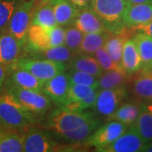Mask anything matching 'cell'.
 Segmentation results:
<instances>
[{"label": "cell", "mask_w": 152, "mask_h": 152, "mask_svg": "<svg viewBox=\"0 0 152 152\" xmlns=\"http://www.w3.org/2000/svg\"><path fill=\"white\" fill-rule=\"evenodd\" d=\"M15 69H20L31 73L44 83L48 81L54 76L64 72V63L56 62L45 58H21L13 64Z\"/></svg>", "instance_id": "5"}, {"label": "cell", "mask_w": 152, "mask_h": 152, "mask_svg": "<svg viewBox=\"0 0 152 152\" xmlns=\"http://www.w3.org/2000/svg\"><path fill=\"white\" fill-rule=\"evenodd\" d=\"M69 67L71 69L85 71L96 77H100L104 72L96 57L90 54L77 55L70 61Z\"/></svg>", "instance_id": "26"}, {"label": "cell", "mask_w": 152, "mask_h": 152, "mask_svg": "<svg viewBox=\"0 0 152 152\" xmlns=\"http://www.w3.org/2000/svg\"><path fill=\"white\" fill-rule=\"evenodd\" d=\"M145 142L143 140L135 129L130 125L128 130L118 137L102 152H138L141 151Z\"/></svg>", "instance_id": "10"}, {"label": "cell", "mask_w": 152, "mask_h": 152, "mask_svg": "<svg viewBox=\"0 0 152 152\" xmlns=\"http://www.w3.org/2000/svg\"><path fill=\"white\" fill-rule=\"evenodd\" d=\"M15 70L11 76V85L20 87L23 89H29L42 92L44 83L31 73L20 69H15Z\"/></svg>", "instance_id": "24"}, {"label": "cell", "mask_w": 152, "mask_h": 152, "mask_svg": "<svg viewBox=\"0 0 152 152\" xmlns=\"http://www.w3.org/2000/svg\"><path fill=\"white\" fill-rule=\"evenodd\" d=\"M7 66L0 64V90L2 88V86L4 84V81L5 80L6 74H7Z\"/></svg>", "instance_id": "39"}, {"label": "cell", "mask_w": 152, "mask_h": 152, "mask_svg": "<svg viewBox=\"0 0 152 152\" xmlns=\"http://www.w3.org/2000/svg\"><path fill=\"white\" fill-rule=\"evenodd\" d=\"M111 35L112 32L107 29L101 32L85 34L77 54H93L97 49L103 47Z\"/></svg>", "instance_id": "22"}, {"label": "cell", "mask_w": 152, "mask_h": 152, "mask_svg": "<svg viewBox=\"0 0 152 152\" xmlns=\"http://www.w3.org/2000/svg\"><path fill=\"white\" fill-rule=\"evenodd\" d=\"M131 80L133 95L141 102H152V71L140 70Z\"/></svg>", "instance_id": "14"}, {"label": "cell", "mask_w": 152, "mask_h": 152, "mask_svg": "<svg viewBox=\"0 0 152 152\" xmlns=\"http://www.w3.org/2000/svg\"><path fill=\"white\" fill-rule=\"evenodd\" d=\"M145 108L152 114V102L151 103H148V104H145Z\"/></svg>", "instance_id": "42"}, {"label": "cell", "mask_w": 152, "mask_h": 152, "mask_svg": "<svg viewBox=\"0 0 152 152\" xmlns=\"http://www.w3.org/2000/svg\"><path fill=\"white\" fill-rule=\"evenodd\" d=\"M41 55V58L53 60L60 63L70 62L74 58V53L65 45L57 46L53 48H50L42 52H39Z\"/></svg>", "instance_id": "29"}, {"label": "cell", "mask_w": 152, "mask_h": 152, "mask_svg": "<svg viewBox=\"0 0 152 152\" xmlns=\"http://www.w3.org/2000/svg\"><path fill=\"white\" fill-rule=\"evenodd\" d=\"M10 94L13 95L25 108L31 113L43 114L51 107V101L43 92L11 85Z\"/></svg>", "instance_id": "6"}, {"label": "cell", "mask_w": 152, "mask_h": 152, "mask_svg": "<svg viewBox=\"0 0 152 152\" xmlns=\"http://www.w3.org/2000/svg\"><path fill=\"white\" fill-rule=\"evenodd\" d=\"M131 29L134 32L145 33L147 35L152 37V21H151L150 23H147V24H144V25L136 26L134 27H131Z\"/></svg>", "instance_id": "37"}, {"label": "cell", "mask_w": 152, "mask_h": 152, "mask_svg": "<svg viewBox=\"0 0 152 152\" xmlns=\"http://www.w3.org/2000/svg\"><path fill=\"white\" fill-rule=\"evenodd\" d=\"M132 39L135 42L141 58L140 70L152 71V37L145 33L137 32Z\"/></svg>", "instance_id": "19"}, {"label": "cell", "mask_w": 152, "mask_h": 152, "mask_svg": "<svg viewBox=\"0 0 152 152\" xmlns=\"http://www.w3.org/2000/svg\"><path fill=\"white\" fill-rule=\"evenodd\" d=\"M68 75H69L70 84L85 85V86H90L98 88L99 77L93 75L90 73H87L85 71L71 69Z\"/></svg>", "instance_id": "31"}, {"label": "cell", "mask_w": 152, "mask_h": 152, "mask_svg": "<svg viewBox=\"0 0 152 152\" xmlns=\"http://www.w3.org/2000/svg\"><path fill=\"white\" fill-rule=\"evenodd\" d=\"M73 24L84 34L101 32L107 30L103 21L91 8H84L79 11Z\"/></svg>", "instance_id": "12"}, {"label": "cell", "mask_w": 152, "mask_h": 152, "mask_svg": "<svg viewBox=\"0 0 152 152\" xmlns=\"http://www.w3.org/2000/svg\"><path fill=\"white\" fill-rule=\"evenodd\" d=\"M78 8H86V6H91L92 0H69Z\"/></svg>", "instance_id": "38"}, {"label": "cell", "mask_w": 152, "mask_h": 152, "mask_svg": "<svg viewBox=\"0 0 152 152\" xmlns=\"http://www.w3.org/2000/svg\"><path fill=\"white\" fill-rule=\"evenodd\" d=\"M126 96L127 90L124 86L100 90L94 107L100 115L109 118L121 106Z\"/></svg>", "instance_id": "8"}, {"label": "cell", "mask_w": 152, "mask_h": 152, "mask_svg": "<svg viewBox=\"0 0 152 152\" xmlns=\"http://www.w3.org/2000/svg\"><path fill=\"white\" fill-rule=\"evenodd\" d=\"M100 126H102L101 122L94 118L76 129L58 133V134H57V135L58 136L60 139H62L65 141L70 142V143L84 142Z\"/></svg>", "instance_id": "21"}, {"label": "cell", "mask_w": 152, "mask_h": 152, "mask_svg": "<svg viewBox=\"0 0 152 152\" xmlns=\"http://www.w3.org/2000/svg\"><path fill=\"white\" fill-rule=\"evenodd\" d=\"M31 24L39 25L48 29H52L58 26L53 9L50 2L39 5L37 11L35 12Z\"/></svg>", "instance_id": "27"}, {"label": "cell", "mask_w": 152, "mask_h": 152, "mask_svg": "<svg viewBox=\"0 0 152 152\" xmlns=\"http://www.w3.org/2000/svg\"><path fill=\"white\" fill-rule=\"evenodd\" d=\"M84 35L85 34L77 29L75 26H69L65 29L64 45L70 49L75 54H77L83 41Z\"/></svg>", "instance_id": "30"}, {"label": "cell", "mask_w": 152, "mask_h": 152, "mask_svg": "<svg viewBox=\"0 0 152 152\" xmlns=\"http://www.w3.org/2000/svg\"><path fill=\"white\" fill-rule=\"evenodd\" d=\"M32 123L31 113L13 95L9 93L0 96V125L7 129L21 130Z\"/></svg>", "instance_id": "1"}, {"label": "cell", "mask_w": 152, "mask_h": 152, "mask_svg": "<svg viewBox=\"0 0 152 152\" xmlns=\"http://www.w3.org/2000/svg\"><path fill=\"white\" fill-rule=\"evenodd\" d=\"M50 40L51 48L64 45L65 41V29L61 26H56L55 27L50 29Z\"/></svg>", "instance_id": "36"}, {"label": "cell", "mask_w": 152, "mask_h": 152, "mask_svg": "<svg viewBox=\"0 0 152 152\" xmlns=\"http://www.w3.org/2000/svg\"><path fill=\"white\" fill-rule=\"evenodd\" d=\"M26 41L29 48L35 52H42L50 48V29L31 24L28 31Z\"/></svg>", "instance_id": "18"}, {"label": "cell", "mask_w": 152, "mask_h": 152, "mask_svg": "<svg viewBox=\"0 0 152 152\" xmlns=\"http://www.w3.org/2000/svg\"><path fill=\"white\" fill-rule=\"evenodd\" d=\"M132 126L145 143L152 141V114L145 108V104L138 118Z\"/></svg>", "instance_id": "28"}, {"label": "cell", "mask_w": 152, "mask_h": 152, "mask_svg": "<svg viewBox=\"0 0 152 152\" xmlns=\"http://www.w3.org/2000/svg\"><path fill=\"white\" fill-rule=\"evenodd\" d=\"M129 4H151L152 0H126Z\"/></svg>", "instance_id": "40"}, {"label": "cell", "mask_w": 152, "mask_h": 152, "mask_svg": "<svg viewBox=\"0 0 152 152\" xmlns=\"http://www.w3.org/2000/svg\"><path fill=\"white\" fill-rule=\"evenodd\" d=\"M94 55H95L96 58L97 59V62L99 63L100 66L102 68L103 71H108L112 70V69H123L122 66L118 65L112 59V58L110 57L108 53L105 49L104 46L97 49L94 53Z\"/></svg>", "instance_id": "35"}, {"label": "cell", "mask_w": 152, "mask_h": 152, "mask_svg": "<svg viewBox=\"0 0 152 152\" xmlns=\"http://www.w3.org/2000/svg\"><path fill=\"white\" fill-rule=\"evenodd\" d=\"M24 140L25 135L15 129H0V152L24 151Z\"/></svg>", "instance_id": "25"}, {"label": "cell", "mask_w": 152, "mask_h": 152, "mask_svg": "<svg viewBox=\"0 0 152 152\" xmlns=\"http://www.w3.org/2000/svg\"><path fill=\"white\" fill-rule=\"evenodd\" d=\"M99 91L100 90L97 88L96 91H94L92 93H91L86 98L82 99L80 101H78V102H74L65 104L63 107H61L60 108L69 110V111H73V112H84L87 108L94 107V105L96 102V99H97Z\"/></svg>", "instance_id": "33"}, {"label": "cell", "mask_w": 152, "mask_h": 152, "mask_svg": "<svg viewBox=\"0 0 152 152\" xmlns=\"http://www.w3.org/2000/svg\"><path fill=\"white\" fill-rule=\"evenodd\" d=\"M97 88L85 85H77V84H70L69 92L67 96L65 104L74 102H78L82 99L86 98L91 93L96 91ZM64 104V105H65Z\"/></svg>", "instance_id": "32"}, {"label": "cell", "mask_w": 152, "mask_h": 152, "mask_svg": "<svg viewBox=\"0 0 152 152\" xmlns=\"http://www.w3.org/2000/svg\"><path fill=\"white\" fill-rule=\"evenodd\" d=\"M49 0H42V2H41V4H46V3H48Z\"/></svg>", "instance_id": "43"}, {"label": "cell", "mask_w": 152, "mask_h": 152, "mask_svg": "<svg viewBox=\"0 0 152 152\" xmlns=\"http://www.w3.org/2000/svg\"><path fill=\"white\" fill-rule=\"evenodd\" d=\"M141 151L145 152H152V141L147 142L144 145V146L142 148Z\"/></svg>", "instance_id": "41"}, {"label": "cell", "mask_w": 152, "mask_h": 152, "mask_svg": "<svg viewBox=\"0 0 152 152\" xmlns=\"http://www.w3.org/2000/svg\"><path fill=\"white\" fill-rule=\"evenodd\" d=\"M22 45L10 32L0 36V64L10 65L16 62Z\"/></svg>", "instance_id": "15"}, {"label": "cell", "mask_w": 152, "mask_h": 152, "mask_svg": "<svg viewBox=\"0 0 152 152\" xmlns=\"http://www.w3.org/2000/svg\"><path fill=\"white\" fill-rule=\"evenodd\" d=\"M57 144L47 133L37 129H31L25 135L24 151L49 152L54 151Z\"/></svg>", "instance_id": "11"}, {"label": "cell", "mask_w": 152, "mask_h": 152, "mask_svg": "<svg viewBox=\"0 0 152 152\" xmlns=\"http://www.w3.org/2000/svg\"><path fill=\"white\" fill-rule=\"evenodd\" d=\"M34 8L35 0H20L8 24L9 32L16 38L22 46L26 42L28 31L33 19Z\"/></svg>", "instance_id": "4"}, {"label": "cell", "mask_w": 152, "mask_h": 152, "mask_svg": "<svg viewBox=\"0 0 152 152\" xmlns=\"http://www.w3.org/2000/svg\"><path fill=\"white\" fill-rule=\"evenodd\" d=\"M69 86V75L63 72L44 84L42 92L61 107L65 104Z\"/></svg>", "instance_id": "9"}, {"label": "cell", "mask_w": 152, "mask_h": 152, "mask_svg": "<svg viewBox=\"0 0 152 152\" xmlns=\"http://www.w3.org/2000/svg\"><path fill=\"white\" fill-rule=\"evenodd\" d=\"M128 129V125L118 121H113L100 126L84 143L86 145L96 148V151H101L113 144L118 137L124 134Z\"/></svg>", "instance_id": "7"}, {"label": "cell", "mask_w": 152, "mask_h": 152, "mask_svg": "<svg viewBox=\"0 0 152 152\" xmlns=\"http://www.w3.org/2000/svg\"><path fill=\"white\" fill-rule=\"evenodd\" d=\"M125 27L131 28L152 21L151 4H129L124 15Z\"/></svg>", "instance_id": "13"}, {"label": "cell", "mask_w": 152, "mask_h": 152, "mask_svg": "<svg viewBox=\"0 0 152 152\" xmlns=\"http://www.w3.org/2000/svg\"><path fill=\"white\" fill-rule=\"evenodd\" d=\"M145 103H135V102H129L121 105L112 114L108 120L118 121L124 124L130 126L134 124L139 115L144 107Z\"/></svg>", "instance_id": "20"}, {"label": "cell", "mask_w": 152, "mask_h": 152, "mask_svg": "<svg viewBox=\"0 0 152 152\" xmlns=\"http://www.w3.org/2000/svg\"><path fill=\"white\" fill-rule=\"evenodd\" d=\"M129 5L126 0H92L90 7L109 31L118 33L125 28L123 20Z\"/></svg>", "instance_id": "2"}, {"label": "cell", "mask_w": 152, "mask_h": 152, "mask_svg": "<svg viewBox=\"0 0 152 152\" xmlns=\"http://www.w3.org/2000/svg\"><path fill=\"white\" fill-rule=\"evenodd\" d=\"M53 6L58 25L67 26L72 25L79 13V9L69 0H49Z\"/></svg>", "instance_id": "16"}, {"label": "cell", "mask_w": 152, "mask_h": 152, "mask_svg": "<svg viewBox=\"0 0 152 152\" xmlns=\"http://www.w3.org/2000/svg\"><path fill=\"white\" fill-rule=\"evenodd\" d=\"M129 76L124 69L104 71L98 79V89L105 90L124 86L129 80Z\"/></svg>", "instance_id": "23"}, {"label": "cell", "mask_w": 152, "mask_h": 152, "mask_svg": "<svg viewBox=\"0 0 152 152\" xmlns=\"http://www.w3.org/2000/svg\"><path fill=\"white\" fill-rule=\"evenodd\" d=\"M19 2L16 0H0V31L8 26Z\"/></svg>", "instance_id": "34"}, {"label": "cell", "mask_w": 152, "mask_h": 152, "mask_svg": "<svg viewBox=\"0 0 152 152\" xmlns=\"http://www.w3.org/2000/svg\"><path fill=\"white\" fill-rule=\"evenodd\" d=\"M122 67L129 75H134L141 69L142 62L135 42L133 39H128L124 42L122 57Z\"/></svg>", "instance_id": "17"}, {"label": "cell", "mask_w": 152, "mask_h": 152, "mask_svg": "<svg viewBox=\"0 0 152 152\" xmlns=\"http://www.w3.org/2000/svg\"><path fill=\"white\" fill-rule=\"evenodd\" d=\"M95 118L91 112H73L59 108L49 115L48 128L56 134L76 129Z\"/></svg>", "instance_id": "3"}]
</instances>
